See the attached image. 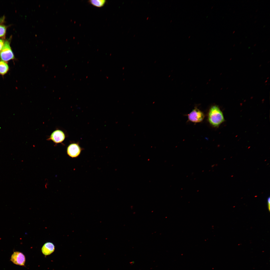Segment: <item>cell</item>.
Returning <instances> with one entry per match:
<instances>
[{
  "mask_svg": "<svg viewBox=\"0 0 270 270\" xmlns=\"http://www.w3.org/2000/svg\"><path fill=\"white\" fill-rule=\"evenodd\" d=\"M208 116V122L214 127H218L224 121L222 112L219 107L216 105L210 107Z\"/></svg>",
  "mask_w": 270,
  "mask_h": 270,
  "instance_id": "1",
  "label": "cell"
},
{
  "mask_svg": "<svg viewBox=\"0 0 270 270\" xmlns=\"http://www.w3.org/2000/svg\"><path fill=\"white\" fill-rule=\"evenodd\" d=\"M0 57L1 60L4 62L8 61L14 58V56L10 47L9 40H6L4 42L0 53Z\"/></svg>",
  "mask_w": 270,
  "mask_h": 270,
  "instance_id": "2",
  "label": "cell"
},
{
  "mask_svg": "<svg viewBox=\"0 0 270 270\" xmlns=\"http://www.w3.org/2000/svg\"><path fill=\"white\" fill-rule=\"evenodd\" d=\"M84 149L80 146L78 142H74L70 144L67 148V153L70 157L74 158L78 157L80 154Z\"/></svg>",
  "mask_w": 270,
  "mask_h": 270,
  "instance_id": "3",
  "label": "cell"
},
{
  "mask_svg": "<svg viewBox=\"0 0 270 270\" xmlns=\"http://www.w3.org/2000/svg\"><path fill=\"white\" fill-rule=\"evenodd\" d=\"M188 116L189 120L194 123L201 122L205 116L204 113L196 107H195Z\"/></svg>",
  "mask_w": 270,
  "mask_h": 270,
  "instance_id": "4",
  "label": "cell"
},
{
  "mask_svg": "<svg viewBox=\"0 0 270 270\" xmlns=\"http://www.w3.org/2000/svg\"><path fill=\"white\" fill-rule=\"evenodd\" d=\"M65 137V135L62 131L58 130L54 131L47 140H51L56 144H58L63 142Z\"/></svg>",
  "mask_w": 270,
  "mask_h": 270,
  "instance_id": "5",
  "label": "cell"
},
{
  "mask_svg": "<svg viewBox=\"0 0 270 270\" xmlns=\"http://www.w3.org/2000/svg\"><path fill=\"white\" fill-rule=\"evenodd\" d=\"M10 260L15 264L24 266L26 261L25 257L22 253L15 252L12 255Z\"/></svg>",
  "mask_w": 270,
  "mask_h": 270,
  "instance_id": "6",
  "label": "cell"
},
{
  "mask_svg": "<svg viewBox=\"0 0 270 270\" xmlns=\"http://www.w3.org/2000/svg\"><path fill=\"white\" fill-rule=\"evenodd\" d=\"M55 250V246L54 244L50 242L45 243L42 248V254L45 256L49 255L52 253Z\"/></svg>",
  "mask_w": 270,
  "mask_h": 270,
  "instance_id": "7",
  "label": "cell"
},
{
  "mask_svg": "<svg viewBox=\"0 0 270 270\" xmlns=\"http://www.w3.org/2000/svg\"><path fill=\"white\" fill-rule=\"evenodd\" d=\"M9 70L8 64L5 62L0 61V74L4 75L6 74Z\"/></svg>",
  "mask_w": 270,
  "mask_h": 270,
  "instance_id": "8",
  "label": "cell"
},
{
  "mask_svg": "<svg viewBox=\"0 0 270 270\" xmlns=\"http://www.w3.org/2000/svg\"><path fill=\"white\" fill-rule=\"evenodd\" d=\"M106 2L105 0H89L88 2L94 6L100 8L104 6Z\"/></svg>",
  "mask_w": 270,
  "mask_h": 270,
  "instance_id": "9",
  "label": "cell"
},
{
  "mask_svg": "<svg viewBox=\"0 0 270 270\" xmlns=\"http://www.w3.org/2000/svg\"><path fill=\"white\" fill-rule=\"evenodd\" d=\"M6 31L5 26L0 25V37L4 36L5 34Z\"/></svg>",
  "mask_w": 270,
  "mask_h": 270,
  "instance_id": "10",
  "label": "cell"
},
{
  "mask_svg": "<svg viewBox=\"0 0 270 270\" xmlns=\"http://www.w3.org/2000/svg\"><path fill=\"white\" fill-rule=\"evenodd\" d=\"M4 43V42L3 40L1 39H0V53Z\"/></svg>",
  "mask_w": 270,
  "mask_h": 270,
  "instance_id": "11",
  "label": "cell"
},
{
  "mask_svg": "<svg viewBox=\"0 0 270 270\" xmlns=\"http://www.w3.org/2000/svg\"><path fill=\"white\" fill-rule=\"evenodd\" d=\"M268 206V210L270 211V198L269 196L267 199Z\"/></svg>",
  "mask_w": 270,
  "mask_h": 270,
  "instance_id": "12",
  "label": "cell"
},
{
  "mask_svg": "<svg viewBox=\"0 0 270 270\" xmlns=\"http://www.w3.org/2000/svg\"><path fill=\"white\" fill-rule=\"evenodd\" d=\"M4 18V16H3L0 18V24L3 22Z\"/></svg>",
  "mask_w": 270,
  "mask_h": 270,
  "instance_id": "13",
  "label": "cell"
},
{
  "mask_svg": "<svg viewBox=\"0 0 270 270\" xmlns=\"http://www.w3.org/2000/svg\"><path fill=\"white\" fill-rule=\"evenodd\" d=\"M234 32H235V31H234L233 32V33L234 34Z\"/></svg>",
  "mask_w": 270,
  "mask_h": 270,
  "instance_id": "14",
  "label": "cell"
},
{
  "mask_svg": "<svg viewBox=\"0 0 270 270\" xmlns=\"http://www.w3.org/2000/svg\"><path fill=\"white\" fill-rule=\"evenodd\" d=\"M256 44H254V46H255L256 45Z\"/></svg>",
  "mask_w": 270,
  "mask_h": 270,
  "instance_id": "15",
  "label": "cell"
},
{
  "mask_svg": "<svg viewBox=\"0 0 270 270\" xmlns=\"http://www.w3.org/2000/svg\"><path fill=\"white\" fill-rule=\"evenodd\" d=\"M235 44H234V45H233V46H235Z\"/></svg>",
  "mask_w": 270,
  "mask_h": 270,
  "instance_id": "16",
  "label": "cell"
},
{
  "mask_svg": "<svg viewBox=\"0 0 270 270\" xmlns=\"http://www.w3.org/2000/svg\"><path fill=\"white\" fill-rule=\"evenodd\" d=\"M256 21H255V22H254V23H255V22H256Z\"/></svg>",
  "mask_w": 270,
  "mask_h": 270,
  "instance_id": "17",
  "label": "cell"
},
{
  "mask_svg": "<svg viewBox=\"0 0 270 270\" xmlns=\"http://www.w3.org/2000/svg\"><path fill=\"white\" fill-rule=\"evenodd\" d=\"M241 42H240V44H241Z\"/></svg>",
  "mask_w": 270,
  "mask_h": 270,
  "instance_id": "18",
  "label": "cell"
}]
</instances>
